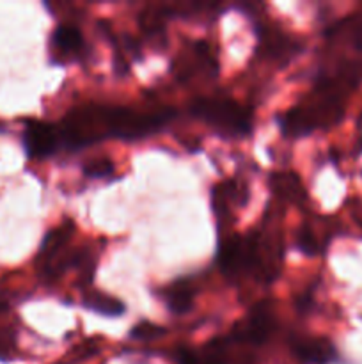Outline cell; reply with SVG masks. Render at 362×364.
I'll use <instances>...</instances> for the list:
<instances>
[{
	"label": "cell",
	"mask_w": 362,
	"mask_h": 364,
	"mask_svg": "<svg viewBox=\"0 0 362 364\" xmlns=\"http://www.w3.org/2000/svg\"><path fill=\"white\" fill-rule=\"evenodd\" d=\"M114 171H116V166H114L112 160L105 159V156L87 160V162L84 164V167H82L84 176L91 178V180H103V178L112 176Z\"/></svg>",
	"instance_id": "cell-17"
},
{
	"label": "cell",
	"mask_w": 362,
	"mask_h": 364,
	"mask_svg": "<svg viewBox=\"0 0 362 364\" xmlns=\"http://www.w3.org/2000/svg\"><path fill=\"white\" fill-rule=\"evenodd\" d=\"M177 364H206L201 352H195L192 348H180L176 354Z\"/></svg>",
	"instance_id": "cell-20"
},
{
	"label": "cell",
	"mask_w": 362,
	"mask_h": 364,
	"mask_svg": "<svg viewBox=\"0 0 362 364\" xmlns=\"http://www.w3.org/2000/svg\"><path fill=\"white\" fill-rule=\"evenodd\" d=\"M82 304H84V308L89 309V311H94L103 316H112V318H117V316L124 315V311H126V304L121 302L119 299L110 297V295L103 294V291L94 290L84 295Z\"/></svg>",
	"instance_id": "cell-15"
},
{
	"label": "cell",
	"mask_w": 362,
	"mask_h": 364,
	"mask_svg": "<svg viewBox=\"0 0 362 364\" xmlns=\"http://www.w3.org/2000/svg\"><path fill=\"white\" fill-rule=\"evenodd\" d=\"M325 36L330 41H343L362 52V13H353L332 23L325 31Z\"/></svg>",
	"instance_id": "cell-13"
},
{
	"label": "cell",
	"mask_w": 362,
	"mask_h": 364,
	"mask_svg": "<svg viewBox=\"0 0 362 364\" xmlns=\"http://www.w3.org/2000/svg\"><path fill=\"white\" fill-rule=\"evenodd\" d=\"M273 331H275V316L272 306L270 302H259L245 316L243 322L234 327L229 338L240 347L259 348L270 340Z\"/></svg>",
	"instance_id": "cell-6"
},
{
	"label": "cell",
	"mask_w": 362,
	"mask_h": 364,
	"mask_svg": "<svg viewBox=\"0 0 362 364\" xmlns=\"http://www.w3.org/2000/svg\"><path fill=\"white\" fill-rule=\"evenodd\" d=\"M85 39L80 28L73 23L57 25L50 38V57L55 64H70L85 57Z\"/></svg>",
	"instance_id": "cell-9"
},
{
	"label": "cell",
	"mask_w": 362,
	"mask_h": 364,
	"mask_svg": "<svg viewBox=\"0 0 362 364\" xmlns=\"http://www.w3.org/2000/svg\"><path fill=\"white\" fill-rule=\"evenodd\" d=\"M162 299L165 302V308L172 315H187L194 308L195 290L192 287V281L177 279L174 283L167 284L162 291Z\"/></svg>",
	"instance_id": "cell-12"
},
{
	"label": "cell",
	"mask_w": 362,
	"mask_h": 364,
	"mask_svg": "<svg viewBox=\"0 0 362 364\" xmlns=\"http://www.w3.org/2000/svg\"><path fill=\"white\" fill-rule=\"evenodd\" d=\"M195 119H201L222 137L236 139L252 134L254 114L252 109L224 96H204L195 98L188 107Z\"/></svg>",
	"instance_id": "cell-2"
},
{
	"label": "cell",
	"mask_w": 362,
	"mask_h": 364,
	"mask_svg": "<svg viewBox=\"0 0 362 364\" xmlns=\"http://www.w3.org/2000/svg\"><path fill=\"white\" fill-rule=\"evenodd\" d=\"M176 117L177 110L170 107L151 110V112H141L130 107L105 105V124L109 139H119L126 142L151 137L169 127Z\"/></svg>",
	"instance_id": "cell-3"
},
{
	"label": "cell",
	"mask_w": 362,
	"mask_h": 364,
	"mask_svg": "<svg viewBox=\"0 0 362 364\" xmlns=\"http://www.w3.org/2000/svg\"><path fill=\"white\" fill-rule=\"evenodd\" d=\"M254 32L258 36V50L266 59L286 64L302 52V43H298L293 36L286 34L277 25L254 21Z\"/></svg>",
	"instance_id": "cell-8"
},
{
	"label": "cell",
	"mask_w": 362,
	"mask_h": 364,
	"mask_svg": "<svg viewBox=\"0 0 362 364\" xmlns=\"http://www.w3.org/2000/svg\"><path fill=\"white\" fill-rule=\"evenodd\" d=\"M270 188L284 201L300 203L305 198L300 178L295 173H273L270 176Z\"/></svg>",
	"instance_id": "cell-14"
},
{
	"label": "cell",
	"mask_w": 362,
	"mask_h": 364,
	"mask_svg": "<svg viewBox=\"0 0 362 364\" xmlns=\"http://www.w3.org/2000/svg\"><path fill=\"white\" fill-rule=\"evenodd\" d=\"M21 142H23L25 155L31 160H46L62 149L59 124L50 121H25Z\"/></svg>",
	"instance_id": "cell-7"
},
{
	"label": "cell",
	"mask_w": 362,
	"mask_h": 364,
	"mask_svg": "<svg viewBox=\"0 0 362 364\" xmlns=\"http://www.w3.org/2000/svg\"><path fill=\"white\" fill-rule=\"evenodd\" d=\"M2 132H6V127H4V124L0 123V134H2Z\"/></svg>",
	"instance_id": "cell-21"
},
{
	"label": "cell",
	"mask_w": 362,
	"mask_h": 364,
	"mask_svg": "<svg viewBox=\"0 0 362 364\" xmlns=\"http://www.w3.org/2000/svg\"><path fill=\"white\" fill-rule=\"evenodd\" d=\"M162 334H165V329H163L162 326H156V323L148 322V320L135 323L130 331V338H133V340H138V341L156 340V338H160Z\"/></svg>",
	"instance_id": "cell-18"
},
{
	"label": "cell",
	"mask_w": 362,
	"mask_h": 364,
	"mask_svg": "<svg viewBox=\"0 0 362 364\" xmlns=\"http://www.w3.org/2000/svg\"><path fill=\"white\" fill-rule=\"evenodd\" d=\"M362 84V59H346L322 71L307 98L277 117L284 137L300 139L336 127L344 116L348 96Z\"/></svg>",
	"instance_id": "cell-1"
},
{
	"label": "cell",
	"mask_w": 362,
	"mask_h": 364,
	"mask_svg": "<svg viewBox=\"0 0 362 364\" xmlns=\"http://www.w3.org/2000/svg\"><path fill=\"white\" fill-rule=\"evenodd\" d=\"M13 348H14L13 331L7 329V327L0 326V359H2V361L9 359Z\"/></svg>",
	"instance_id": "cell-19"
},
{
	"label": "cell",
	"mask_w": 362,
	"mask_h": 364,
	"mask_svg": "<svg viewBox=\"0 0 362 364\" xmlns=\"http://www.w3.org/2000/svg\"><path fill=\"white\" fill-rule=\"evenodd\" d=\"M291 352L302 364H332L337 361V350L327 338H291Z\"/></svg>",
	"instance_id": "cell-10"
},
{
	"label": "cell",
	"mask_w": 362,
	"mask_h": 364,
	"mask_svg": "<svg viewBox=\"0 0 362 364\" xmlns=\"http://www.w3.org/2000/svg\"><path fill=\"white\" fill-rule=\"evenodd\" d=\"M295 242H297V249L300 252H304L305 256H316L322 252V244H319L318 237L314 235L311 226H302L300 230L297 231V237H295Z\"/></svg>",
	"instance_id": "cell-16"
},
{
	"label": "cell",
	"mask_w": 362,
	"mask_h": 364,
	"mask_svg": "<svg viewBox=\"0 0 362 364\" xmlns=\"http://www.w3.org/2000/svg\"><path fill=\"white\" fill-rule=\"evenodd\" d=\"M247 187L236 183L234 180L215 185L212 191L213 213H215L220 220H227L231 217V208H233L234 205H245V203H247Z\"/></svg>",
	"instance_id": "cell-11"
},
{
	"label": "cell",
	"mask_w": 362,
	"mask_h": 364,
	"mask_svg": "<svg viewBox=\"0 0 362 364\" xmlns=\"http://www.w3.org/2000/svg\"><path fill=\"white\" fill-rule=\"evenodd\" d=\"M75 233V226L71 220L60 224L59 228L50 231L39 247L38 255V274L45 279H57L70 265H73V256L67 249L71 237Z\"/></svg>",
	"instance_id": "cell-5"
},
{
	"label": "cell",
	"mask_w": 362,
	"mask_h": 364,
	"mask_svg": "<svg viewBox=\"0 0 362 364\" xmlns=\"http://www.w3.org/2000/svg\"><path fill=\"white\" fill-rule=\"evenodd\" d=\"M216 263H219L220 272L229 279H236L245 272H254V270L258 272L259 255L256 233L247 235V237L231 235L220 240Z\"/></svg>",
	"instance_id": "cell-4"
}]
</instances>
